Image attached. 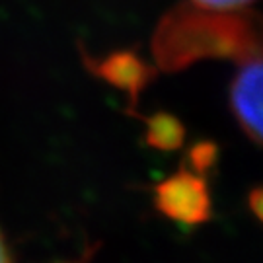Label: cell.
<instances>
[{"label": "cell", "instance_id": "obj_1", "mask_svg": "<svg viewBox=\"0 0 263 263\" xmlns=\"http://www.w3.org/2000/svg\"><path fill=\"white\" fill-rule=\"evenodd\" d=\"M152 51L166 70H181L201 59L261 57L257 24L248 14L201 6H178L168 12L154 33Z\"/></svg>", "mask_w": 263, "mask_h": 263}, {"label": "cell", "instance_id": "obj_2", "mask_svg": "<svg viewBox=\"0 0 263 263\" xmlns=\"http://www.w3.org/2000/svg\"><path fill=\"white\" fill-rule=\"evenodd\" d=\"M154 207L176 222L197 226L211 218V195L205 179L187 168L178 170L154 189Z\"/></svg>", "mask_w": 263, "mask_h": 263}, {"label": "cell", "instance_id": "obj_3", "mask_svg": "<svg viewBox=\"0 0 263 263\" xmlns=\"http://www.w3.org/2000/svg\"><path fill=\"white\" fill-rule=\"evenodd\" d=\"M84 63L92 70V74L102 78L113 88L127 92L131 107L137 105L144 88L156 78V68L133 51H117L100 61L84 55Z\"/></svg>", "mask_w": 263, "mask_h": 263}, {"label": "cell", "instance_id": "obj_4", "mask_svg": "<svg viewBox=\"0 0 263 263\" xmlns=\"http://www.w3.org/2000/svg\"><path fill=\"white\" fill-rule=\"evenodd\" d=\"M261 57L240 65L230 86V105L242 131L255 144H261Z\"/></svg>", "mask_w": 263, "mask_h": 263}, {"label": "cell", "instance_id": "obj_5", "mask_svg": "<svg viewBox=\"0 0 263 263\" xmlns=\"http://www.w3.org/2000/svg\"><path fill=\"white\" fill-rule=\"evenodd\" d=\"M146 123V142L156 151H178L185 141V127L178 117L160 111L144 119Z\"/></svg>", "mask_w": 263, "mask_h": 263}, {"label": "cell", "instance_id": "obj_6", "mask_svg": "<svg viewBox=\"0 0 263 263\" xmlns=\"http://www.w3.org/2000/svg\"><path fill=\"white\" fill-rule=\"evenodd\" d=\"M216 154H218L216 144H213V142H197V144L189 151V160H191L193 170L199 172V174H203V172H207L211 166H215Z\"/></svg>", "mask_w": 263, "mask_h": 263}, {"label": "cell", "instance_id": "obj_7", "mask_svg": "<svg viewBox=\"0 0 263 263\" xmlns=\"http://www.w3.org/2000/svg\"><path fill=\"white\" fill-rule=\"evenodd\" d=\"M195 6L207 10H222V12H238L250 6L254 0H191Z\"/></svg>", "mask_w": 263, "mask_h": 263}, {"label": "cell", "instance_id": "obj_8", "mask_svg": "<svg viewBox=\"0 0 263 263\" xmlns=\"http://www.w3.org/2000/svg\"><path fill=\"white\" fill-rule=\"evenodd\" d=\"M248 205H250V209H252V213H254V216L257 218V220H261V213H263V191L261 187H255L252 189V193L248 195Z\"/></svg>", "mask_w": 263, "mask_h": 263}, {"label": "cell", "instance_id": "obj_9", "mask_svg": "<svg viewBox=\"0 0 263 263\" xmlns=\"http://www.w3.org/2000/svg\"><path fill=\"white\" fill-rule=\"evenodd\" d=\"M0 263H10L8 250H6V244H4V240H2V236H0Z\"/></svg>", "mask_w": 263, "mask_h": 263}]
</instances>
